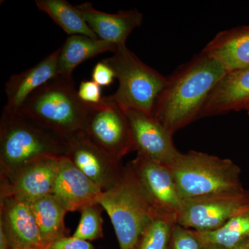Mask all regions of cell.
Returning a JSON list of instances; mask_svg holds the SVG:
<instances>
[{"mask_svg":"<svg viewBox=\"0 0 249 249\" xmlns=\"http://www.w3.org/2000/svg\"><path fill=\"white\" fill-rule=\"evenodd\" d=\"M78 95L82 101L88 104H98L103 98L101 87L93 80L82 81L78 88Z\"/></svg>","mask_w":249,"mask_h":249,"instance_id":"484cf974","label":"cell"},{"mask_svg":"<svg viewBox=\"0 0 249 249\" xmlns=\"http://www.w3.org/2000/svg\"><path fill=\"white\" fill-rule=\"evenodd\" d=\"M0 227L11 246L29 249H48L41 237L28 201L9 196L0 199Z\"/></svg>","mask_w":249,"mask_h":249,"instance_id":"4fadbf2b","label":"cell"},{"mask_svg":"<svg viewBox=\"0 0 249 249\" xmlns=\"http://www.w3.org/2000/svg\"><path fill=\"white\" fill-rule=\"evenodd\" d=\"M9 249H29L24 247H18V246H11Z\"/></svg>","mask_w":249,"mask_h":249,"instance_id":"1f68e13d","label":"cell"},{"mask_svg":"<svg viewBox=\"0 0 249 249\" xmlns=\"http://www.w3.org/2000/svg\"><path fill=\"white\" fill-rule=\"evenodd\" d=\"M237 249V248H236ZM227 248L222 246L214 245V244H204L202 245V249H236Z\"/></svg>","mask_w":249,"mask_h":249,"instance_id":"f546056e","label":"cell"},{"mask_svg":"<svg viewBox=\"0 0 249 249\" xmlns=\"http://www.w3.org/2000/svg\"><path fill=\"white\" fill-rule=\"evenodd\" d=\"M134 152L170 168L181 152L174 144V134L153 116L126 110Z\"/></svg>","mask_w":249,"mask_h":249,"instance_id":"9c48e42d","label":"cell"},{"mask_svg":"<svg viewBox=\"0 0 249 249\" xmlns=\"http://www.w3.org/2000/svg\"><path fill=\"white\" fill-rule=\"evenodd\" d=\"M226 70L201 52L167 77L153 116L174 134L198 119Z\"/></svg>","mask_w":249,"mask_h":249,"instance_id":"6da1fadb","label":"cell"},{"mask_svg":"<svg viewBox=\"0 0 249 249\" xmlns=\"http://www.w3.org/2000/svg\"><path fill=\"white\" fill-rule=\"evenodd\" d=\"M103 211L104 210L98 203L81 210L79 223L73 232V237L88 242L103 238Z\"/></svg>","mask_w":249,"mask_h":249,"instance_id":"cb8c5ba5","label":"cell"},{"mask_svg":"<svg viewBox=\"0 0 249 249\" xmlns=\"http://www.w3.org/2000/svg\"><path fill=\"white\" fill-rule=\"evenodd\" d=\"M89 106L80 99L73 77L58 76L33 93L18 111L67 142L83 132Z\"/></svg>","mask_w":249,"mask_h":249,"instance_id":"3957f363","label":"cell"},{"mask_svg":"<svg viewBox=\"0 0 249 249\" xmlns=\"http://www.w3.org/2000/svg\"><path fill=\"white\" fill-rule=\"evenodd\" d=\"M249 106V66L229 72L210 94L201 118L246 109Z\"/></svg>","mask_w":249,"mask_h":249,"instance_id":"e0dca14e","label":"cell"},{"mask_svg":"<svg viewBox=\"0 0 249 249\" xmlns=\"http://www.w3.org/2000/svg\"><path fill=\"white\" fill-rule=\"evenodd\" d=\"M109 218L120 249H135L156 209L127 164L117 183L103 191L98 201Z\"/></svg>","mask_w":249,"mask_h":249,"instance_id":"5b68a950","label":"cell"},{"mask_svg":"<svg viewBox=\"0 0 249 249\" xmlns=\"http://www.w3.org/2000/svg\"><path fill=\"white\" fill-rule=\"evenodd\" d=\"M36 4L69 36L83 35L98 38L79 10L66 0H36Z\"/></svg>","mask_w":249,"mask_h":249,"instance_id":"44dd1931","label":"cell"},{"mask_svg":"<svg viewBox=\"0 0 249 249\" xmlns=\"http://www.w3.org/2000/svg\"><path fill=\"white\" fill-rule=\"evenodd\" d=\"M227 73L249 66V25L220 31L202 50Z\"/></svg>","mask_w":249,"mask_h":249,"instance_id":"ac0fdd59","label":"cell"},{"mask_svg":"<svg viewBox=\"0 0 249 249\" xmlns=\"http://www.w3.org/2000/svg\"><path fill=\"white\" fill-rule=\"evenodd\" d=\"M65 157L103 191L114 186L124 167L89 140L83 132L67 140Z\"/></svg>","mask_w":249,"mask_h":249,"instance_id":"8fae6325","label":"cell"},{"mask_svg":"<svg viewBox=\"0 0 249 249\" xmlns=\"http://www.w3.org/2000/svg\"><path fill=\"white\" fill-rule=\"evenodd\" d=\"M30 204L41 237L48 249L55 240L67 236L65 219L68 212L53 195L42 196Z\"/></svg>","mask_w":249,"mask_h":249,"instance_id":"ffe728a7","label":"cell"},{"mask_svg":"<svg viewBox=\"0 0 249 249\" xmlns=\"http://www.w3.org/2000/svg\"><path fill=\"white\" fill-rule=\"evenodd\" d=\"M178 214L159 211L142 231L135 249H169Z\"/></svg>","mask_w":249,"mask_h":249,"instance_id":"603a6c76","label":"cell"},{"mask_svg":"<svg viewBox=\"0 0 249 249\" xmlns=\"http://www.w3.org/2000/svg\"><path fill=\"white\" fill-rule=\"evenodd\" d=\"M192 231L201 245L214 244L236 249L249 240V211L232 217L222 227L213 231Z\"/></svg>","mask_w":249,"mask_h":249,"instance_id":"7402d4cb","label":"cell"},{"mask_svg":"<svg viewBox=\"0 0 249 249\" xmlns=\"http://www.w3.org/2000/svg\"><path fill=\"white\" fill-rule=\"evenodd\" d=\"M249 211V191L183 201L178 216L181 227L199 232L213 231L232 217Z\"/></svg>","mask_w":249,"mask_h":249,"instance_id":"ba28073f","label":"cell"},{"mask_svg":"<svg viewBox=\"0 0 249 249\" xmlns=\"http://www.w3.org/2000/svg\"><path fill=\"white\" fill-rule=\"evenodd\" d=\"M83 133L113 160H121L134 152L126 111L107 96L98 104H90Z\"/></svg>","mask_w":249,"mask_h":249,"instance_id":"52a82bcc","label":"cell"},{"mask_svg":"<svg viewBox=\"0 0 249 249\" xmlns=\"http://www.w3.org/2000/svg\"><path fill=\"white\" fill-rule=\"evenodd\" d=\"M67 142L23 115L3 109L0 119V179L29 163L66 156Z\"/></svg>","mask_w":249,"mask_h":249,"instance_id":"7a4b0ae2","label":"cell"},{"mask_svg":"<svg viewBox=\"0 0 249 249\" xmlns=\"http://www.w3.org/2000/svg\"><path fill=\"white\" fill-rule=\"evenodd\" d=\"M49 249H95L92 244L72 236H65L55 240Z\"/></svg>","mask_w":249,"mask_h":249,"instance_id":"83f0119b","label":"cell"},{"mask_svg":"<svg viewBox=\"0 0 249 249\" xmlns=\"http://www.w3.org/2000/svg\"><path fill=\"white\" fill-rule=\"evenodd\" d=\"M10 244L7 236L2 228L0 227V249H9Z\"/></svg>","mask_w":249,"mask_h":249,"instance_id":"f1b7e54d","label":"cell"},{"mask_svg":"<svg viewBox=\"0 0 249 249\" xmlns=\"http://www.w3.org/2000/svg\"><path fill=\"white\" fill-rule=\"evenodd\" d=\"M170 169L183 201L246 191L240 168L229 159L201 152H181Z\"/></svg>","mask_w":249,"mask_h":249,"instance_id":"277c9868","label":"cell"},{"mask_svg":"<svg viewBox=\"0 0 249 249\" xmlns=\"http://www.w3.org/2000/svg\"><path fill=\"white\" fill-rule=\"evenodd\" d=\"M117 46L111 42L83 35L70 36L60 48L58 76L72 77L82 63L106 52H114Z\"/></svg>","mask_w":249,"mask_h":249,"instance_id":"d6986e66","label":"cell"},{"mask_svg":"<svg viewBox=\"0 0 249 249\" xmlns=\"http://www.w3.org/2000/svg\"><path fill=\"white\" fill-rule=\"evenodd\" d=\"M60 48L25 71L10 77L5 85L6 101L4 109L18 111L37 89L58 76Z\"/></svg>","mask_w":249,"mask_h":249,"instance_id":"2e32d148","label":"cell"},{"mask_svg":"<svg viewBox=\"0 0 249 249\" xmlns=\"http://www.w3.org/2000/svg\"><path fill=\"white\" fill-rule=\"evenodd\" d=\"M91 78L100 87H109L112 84L116 77L112 69L101 60L93 67Z\"/></svg>","mask_w":249,"mask_h":249,"instance_id":"4316f807","label":"cell"},{"mask_svg":"<svg viewBox=\"0 0 249 249\" xmlns=\"http://www.w3.org/2000/svg\"><path fill=\"white\" fill-rule=\"evenodd\" d=\"M236 249H249V240L246 241Z\"/></svg>","mask_w":249,"mask_h":249,"instance_id":"4dcf8cb0","label":"cell"},{"mask_svg":"<svg viewBox=\"0 0 249 249\" xmlns=\"http://www.w3.org/2000/svg\"><path fill=\"white\" fill-rule=\"evenodd\" d=\"M245 110H247V112H248V114H249V106H248V107H247V108H246Z\"/></svg>","mask_w":249,"mask_h":249,"instance_id":"d6a6232c","label":"cell"},{"mask_svg":"<svg viewBox=\"0 0 249 249\" xmlns=\"http://www.w3.org/2000/svg\"><path fill=\"white\" fill-rule=\"evenodd\" d=\"M76 6L98 38L117 47L125 45L129 35L143 21V16L136 9L109 14L95 9L88 1Z\"/></svg>","mask_w":249,"mask_h":249,"instance_id":"9a60e30c","label":"cell"},{"mask_svg":"<svg viewBox=\"0 0 249 249\" xmlns=\"http://www.w3.org/2000/svg\"><path fill=\"white\" fill-rule=\"evenodd\" d=\"M169 249H202V245L191 230L178 224L174 229Z\"/></svg>","mask_w":249,"mask_h":249,"instance_id":"d4e9b609","label":"cell"},{"mask_svg":"<svg viewBox=\"0 0 249 249\" xmlns=\"http://www.w3.org/2000/svg\"><path fill=\"white\" fill-rule=\"evenodd\" d=\"M128 165L156 209L178 216L183 199L171 170L139 155Z\"/></svg>","mask_w":249,"mask_h":249,"instance_id":"30bf717a","label":"cell"},{"mask_svg":"<svg viewBox=\"0 0 249 249\" xmlns=\"http://www.w3.org/2000/svg\"><path fill=\"white\" fill-rule=\"evenodd\" d=\"M60 158L42 159L0 179V199L18 198L31 203L53 193Z\"/></svg>","mask_w":249,"mask_h":249,"instance_id":"7c38bea8","label":"cell"},{"mask_svg":"<svg viewBox=\"0 0 249 249\" xmlns=\"http://www.w3.org/2000/svg\"><path fill=\"white\" fill-rule=\"evenodd\" d=\"M102 193V190L68 158H60L52 195L67 212L80 211L87 206L96 204Z\"/></svg>","mask_w":249,"mask_h":249,"instance_id":"5bb4252c","label":"cell"},{"mask_svg":"<svg viewBox=\"0 0 249 249\" xmlns=\"http://www.w3.org/2000/svg\"><path fill=\"white\" fill-rule=\"evenodd\" d=\"M102 61L112 69L119 86L107 97L124 111L153 116L157 100L167 84V77L144 63L127 46L118 47Z\"/></svg>","mask_w":249,"mask_h":249,"instance_id":"8992f818","label":"cell"}]
</instances>
